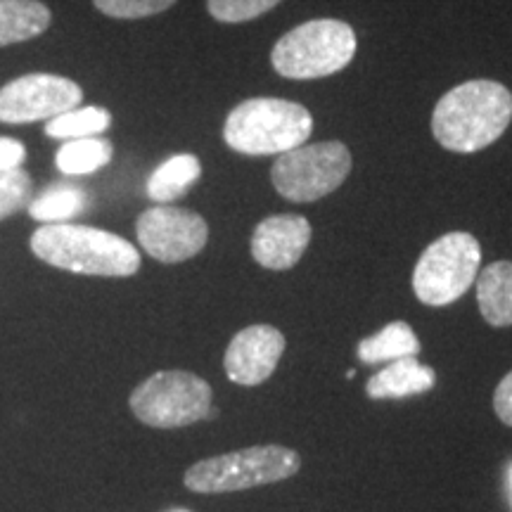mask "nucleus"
Listing matches in <instances>:
<instances>
[{
    "label": "nucleus",
    "mask_w": 512,
    "mask_h": 512,
    "mask_svg": "<svg viewBox=\"0 0 512 512\" xmlns=\"http://www.w3.org/2000/svg\"><path fill=\"white\" fill-rule=\"evenodd\" d=\"M31 252L48 266L69 273L128 278L140 271V252L131 242L93 226L46 223L31 235Z\"/></svg>",
    "instance_id": "obj_2"
},
{
    "label": "nucleus",
    "mask_w": 512,
    "mask_h": 512,
    "mask_svg": "<svg viewBox=\"0 0 512 512\" xmlns=\"http://www.w3.org/2000/svg\"><path fill=\"white\" fill-rule=\"evenodd\" d=\"M494 411L503 425L512 427V370L498 382L494 392Z\"/></svg>",
    "instance_id": "obj_24"
},
{
    "label": "nucleus",
    "mask_w": 512,
    "mask_h": 512,
    "mask_svg": "<svg viewBox=\"0 0 512 512\" xmlns=\"http://www.w3.org/2000/svg\"><path fill=\"white\" fill-rule=\"evenodd\" d=\"M138 245L162 264H181L197 256L209 240V226L190 209L157 204L143 211L136 223Z\"/></svg>",
    "instance_id": "obj_9"
},
{
    "label": "nucleus",
    "mask_w": 512,
    "mask_h": 512,
    "mask_svg": "<svg viewBox=\"0 0 512 512\" xmlns=\"http://www.w3.org/2000/svg\"><path fill=\"white\" fill-rule=\"evenodd\" d=\"M285 354V335L273 325H249L230 339L223 368L230 382L256 387L275 373Z\"/></svg>",
    "instance_id": "obj_11"
},
{
    "label": "nucleus",
    "mask_w": 512,
    "mask_h": 512,
    "mask_svg": "<svg viewBox=\"0 0 512 512\" xmlns=\"http://www.w3.org/2000/svg\"><path fill=\"white\" fill-rule=\"evenodd\" d=\"M169 512H188V510H169Z\"/></svg>",
    "instance_id": "obj_26"
},
{
    "label": "nucleus",
    "mask_w": 512,
    "mask_h": 512,
    "mask_svg": "<svg viewBox=\"0 0 512 512\" xmlns=\"http://www.w3.org/2000/svg\"><path fill=\"white\" fill-rule=\"evenodd\" d=\"M512 121V93L503 83L472 79L437 102L432 133L444 150L470 155L494 145Z\"/></svg>",
    "instance_id": "obj_1"
},
{
    "label": "nucleus",
    "mask_w": 512,
    "mask_h": 512,
    "mask_svg": "<svg viewBox=\"0 0 512 512\" xmlns=\"http://www.w3.org/2000/svg\"><path fill=\"white\" fill-rule=\"evenodd\" d=\"M93 5L114 19H145L174 8L176 0H93Z\"/></svg>",
    "instance_id": "obj_23"
},
{
    "label": "nucleus",
    "mask_w": 512,
    "mask_h": 512,
    "mask_svg": "<svg viewBox=\"0 0 512 512\" xmlns=\"http://www.w3.org/2000/svg\"><path fill=\"white\" fill-rule=\"evenodd\" d=\"M311 223L297 214L268 216L254 228L252 256L268 271H290L299 264L311 242Z\"/></svg>",
    "instance_id": "obj_12"
},
{
    "label": "nucleus",
    "mask_w": 512,
    "mask_h": 512,
    "mask_svg": "<svg viewBox=\"0 0 512 512\" xmlns=\"http://www.w3.org/2000/svg\"><path fill=\"white\" fill-rule=\"evenodd\" d=\"M482 266V247L475 235H441L422 252L413 271V292L427 306H448L458 302L475 285Z\"/></svg>",
    "instance_id": "obj_7"
},
{
    "label": "nucleus",
    "mask_w": 512,
    "mask_h": 512,
    "mask_svg": "<svg viewBox=\"0 0 512 512\" xmlns=\"http://www.w3.org/2000/svg\"><path fill=\"white\" fill-rule=\"evenodd\" d=\"M437 384V373L430 366H422L418 358H399L380 373H375L366 384L370 399H406L430 392Z\"/></svg>",
    "instance_id": "obj_13"
},
{
    "label": "nucleus",
    "mask_w": 512,
    "mask_h": 512,
    "mask_svg": "<svg viewBox=\"0 0 512 512\" xmlns=\"http://www.w3.org/2000/svg\"><path fill=\"white\" fill-rule=\"evenodd\" d=\"M88 204V195L76 185L57 183L48 185L41 195L34 197L29 204V216L38 223H69L79 216Z\"/></svg>",
    "instance_id": "obj_19"
},
{
    "label": "nucleus",
    "mask_w": 512,
    "mask_h": 512,
    "mask_svg": "<svg viewBox=\"0 0 512 512\" xmlns=\"http://www.w3.org/2000/svg\"><path fill=\"white\" fill-rule=\"evenodd\" d=\"M420 349V339L411 325L403 323V320H394L375 335L361 339L356 354L363 363H382L399 361V358H418Z\"/></svg>",
    "instance_id": "obj_17"
},
{
    "label": "nucleus",
    "mask_w": 512,
    "mask_h": 512,
    "mask_svg": "<svg viewBox=\"0 0 512 512\" xmlns=\"http://www.w3.org/2000/svg\"><path fill=\"white\" fill-rule=\"evenodd\" d=\"M112 126V114L105 107H76L50 119L46 124V136L55 140L93 138L105 133Z\"/></svg>",
    "instance_id": "obj_20"
},
{
    "label": "nucleus",
    "mask_w": 512,
    "mask_h": 512,
    "mask_svg": "<svg viewBox=\"0 0 512 512\" xmlns=\"http://www.w3.org/2000/svg\"><path fill=\"white\" fill-rule=\"evenodd\" d=\"M280 0H207L209 15L223 24H242L271 12Z\"/></svg>",
    "instance_id": "obj_22"
},
{
    "label": "nucleus",
    "mask_w": 512,
    "mask_h": 512,
    "mask_svg": "<svg viewBox=\"0 0 512 512\" xmlns=\"http://www.w3.org/2000/svg\"><path fill=\"white\" fill-rule=\"evenodd\" d=\"M112 155L114 145L107 138H76L64 140V145L55 155V164L67 176H86L105 169L112 162Z\"/></svg>",
    "instance_id": "obj_18"
},
{
    "label": "nucleus",
    "mask_w": 512,
    "mask_h": 512,
    "mask_svg": "<svg viewBox=\"0 0 512 512\" xmlns=\"http://www.w3.org/2000/svg\"><path fill=\"white\" fill-rule=\"evenodd\" d=\"M351 174V152L344 143L299 145L275 159L271 181L285 200L304 204L335 192Z\"/></svg>",
    "instance_id": "obj_8"
},
{
    "label": "nucleus",
    "mask_w": 512,
    "mask_h": 512,
    "mask_svg": "<svg viewBox=\"0 0 512 512\" xmlns=\"http://www.w3.org/2000/svg\"><path fill=\"white\" fill-rule=\"evenodd\" d=\"M202 176V164L200 159L190 152L183 155H174L166 159L164 164H159L152 176L147 178V195L152 202L157 204H171L181 200L183 195H188V190L200 181Z\"/></svg>",
    "instance_id": "obj_16"
},
{
    "label": "nucleus",
    "mask_w": 512,
    "mask_h": 512,
    "mask_svg": "<svg viewBox=\"0 0 512 512\" xmlns=\"http://www.w3.org/2000/svg\"><path fill=\"white\" fill-rule=\"evenodd\" d=\"M83 100L81 86L67 76L27 74L0 88V121L31 124L50 121L76 110Z\"/></svg>",
    "instance_id": "obj_10"
},
{
    "label": "nucleus",
    "mask_w": 512,
    "mask_h": 512,
    "mask_svg": "<svg viewBox=\"0 0 512 512\" xmlns=\"http://www.w3.org/2000/svg\"><path fill=\"white\" fill-rule=\"evenodd\" d=\"M477 304L484 320L494 328L512 325V261H494L475 280Z\"/></svg>",
    "instance_id": "obj_14"
},
{
    "label": "nucleus",
    "mask_w": 512,
    "mask_h": 512,
    "mask_svg": "<svg viewBox=\"0 0 512 512\" xmlns=\"http://www.w3.org/2000/svg\"><path fill=\"white\" fill-rule=\"evenodd\" d=\"M356 55V34L342 19H311L275 43L271 62L285 79H323L347 69Z\"/></svg>",
    "instance_id": "obj_4"
},
{
    "label": "nucleus",
    "mask_w": 512,
    "mask_h": 512,
    "mask_svg": "<svg viewBox=\"0 0 512 512\" xmlns=\"http://www.w3.org/2000/svg\"><path fill=\"white\" fill-rule=\"evenodd\" d=\"M24 159H27V147L15 138L0 136V174L10 169H19Z\"/></svg>",
    "instance_id": "obj_25"
},
{
    "label": "nucleus",
    "mask_w": 512,
    "mask_h": 512,
    "mask_svg": "<svg viewBox=\"0 0 512 512\" xmlns=\"http://www.w3.org/2000/svg\"><path fill=\"white\" fill-rule=\"evenodd\" d=\"M34 200V181L24 169H10L0 174V221L27 209Z\"/></svg>",
    "instance_id": "obj_21"
},
{
    "label": "nucleus",
    "mask_w": 512,
    "mask_h": 512,
    "mask_svg": "<svg viewBox=\"0 0 512 512\" xmlns=\"http://www.w3.org/2000/svg\"><path fill=\"white\" fill-rule=\"evenodd\" d=\"M211 399L214 392L200 375L185 370H162L138 384L128 403L143 425L176 430L214 418L216 408H211Z\"/></svg>",
    "instance_id": "obj_6"
},
{
    "label": "nucleus",
    "mask_w": 512,
    "mask_h": 512,
    "mask_svg": "<svg viewBox=\"0 0 512 512\" xmlns=\"http://www.w3.org/2000/svg\"><path fill=\"white\" fill-rule=\"evenodd\" d=\"M313 117L304 105L280 98H252L233 107L223 126V140L240 155H283L306 145Z\"/></svg>",
    "instance_id": "obj_3"
},
{
    "label": "nucleus",
    "mask_w": 512,
    "mask_h": 512,
    "mask_svg": "<svg viewBox=\"0 0 512 512\" xmlns=\"http://www.w3.org/2000/svg\"><path fill=\"white\" fill-rule=\"evenodd\" d=\"M302 458L287 446H252L200 460L185 472L183 484L195 494H230L283 482L297 475Z\"/></svg>",
    "instance_id": "obj_5"
},
{
    "label": "nucleus",
    "mask_w": 512,
    "mask_h": 512,
    "mask_svg": "<svg viewBox=\"0 0 512 512\" xmlns=\"http://www.w3.org/2000/svg\"><path fill=\"white\" fill-rule=\"evenodd\" d=\"M50 22L53 15L41 0H0V48L41 36Z\"/></svg>",
    "instance_id": "obj_15"
}]
</instances>
